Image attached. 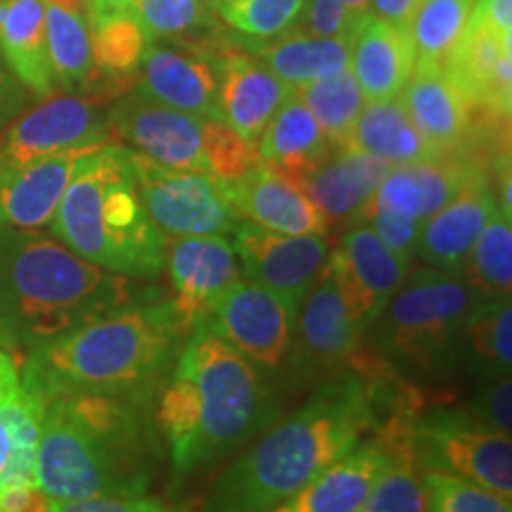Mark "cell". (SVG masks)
Segmentation results:
<instances>
[{
    "mask_svg": "<svg viewBox=\"0 0 512 512\" xmlns=\"http://www.w3.org/2000/svg\"><path fill=\"white\" fill-rule=\"evenodd\" d=\"M411 389L403 396L394 394L389 373L366 375L358 370L318 382L299 411L273 422L216 479L202 512L278 508L411 401Z\"/></svg>",
    "mask_w": 512,
    "mask_h": 512,
    "instance_id": "1",
    "label": "cell"
},
{
    "mask_svg": "<svg viewBox=\"0 0 512 512\" xmlns=\"http://www.w3.org/2000/svg\"><path fill=\"white\" fill-rule=\"evenodd\" d=\"M155 396L67 392L43 401L38 489L50 501L145 496L164 458Z\"/></svg>",
    "mask_w": 512,
    "mask_h": 512,
    "instance_id": "2",
    "label": "cell"
},
{
    "mask_svg": "<svg viewBox=\"0 0 512 512\" xmlns=\"http://www.w3.org/2000/svg\"><path fill=\"white\" fill-rule=\"evenodd\" d=\"M273 384L197 323L155 396V422L176 477L219 463L278 420Z\"/></svg>",
    "mask_w": 512,
    "mask_h": 512,
    "instance_id": "3",
    "label": "cell"
},
{
    "mask_svg": "<svg viewBox=\"0 0 512 512\" xmlns=\"http://www.w3.org/2000/svg\"><path fill=\"white\" fill-rule=\"evenodd\" d=\"M164 290L81 259L41 230L0 228V347L27 351Z\"/></svg>",
    "mask_w": 512,
    "mask_h": 512,
    "instance_id": "4",
    "label": "cell"
},
{
    "mask_svg": "<svg viewBox=\"0 0 512 512\" xmlns=\"http://www.w3.org/2000/svg\"><path fill=\"white\" fill-rule=\"evenodd\" d=\"M192 330L164 292L27 349L22 382L43 401L67 392L157 394Z\"/></svg>",
    "mask_w": 512,
    "mask_h": 512,
    "instance_id": "5",
    "label": "cell"
},
{
    "mask_svg": "<svg viewBox=\"0 0 512 512\" xmlns=\"http://www.w3.org/2000/svg\"><path fill=\"white\" fill-rule=\"evenodd\" d=\"M50 233L81 259L155 283L166 266V235L147 214L131 152L105 143L88 152L64 190Z\"/></svg>",
    "mask_w": 512,
    "mask_h": 512,
    "instance_id": "6",
    "label": "cell"
},
{
    "mask_svg": "<svg viewBox=\"0 0 512 512\" xmlns=\"http://www.w3.org/2000/svg\"><path fill=\"white\" fill-rule=\"evenodd\" d=\"M479 302L458 268H418L377 313L363 342L408 387H446L458 375L460 330Z\"/></svg>",
    "mask_w": 512,
    "mask_h": 512,
    "instance_id": "7",
    "label": "cell"
},
{
    "mask_svg": "<svg viewBox=\"0 0 512 512\" xmlns=\"http://www.w3.org/2000/svg\"><path fill=\"white\" fill-rule=\"evenodd\" d=\"M373 358L366 351L363 330L356 325L325 266L299 304L285 373L297 384H318L347 370L366 375L389 373L382 366L370 368Z\"/></svg>",
    "mask_w": 512,
    "mask_h": 512,
    "instance_id": "8",
    "label": "cell"
},
{
    "mask_svg": "<svg viewBox=\"0 0 512 512\" xmlns=\"http://www.w3.org/2000/svg\"><path fill=\"white\" fill-rule=\"evenodd\" d=\"M411 448L422 472H446L512 498L510 437L489 430L460 406H439L418 415Z\"/></svg>",
    "mask_w": 512,
    "mask_h": 512,
    "instance_id": "9",
    "label": "cell"
},
{
    "mask_svg": "<svg viewBox=\"0 0 512 512\" xmlns=\"http://www.w3.org/2000/svg\"><path fill=\"white\" fill-rule=\"evenodd\" d=\"M302 299L240 278L200 318L268 380L285 373Z\"/></svg>",
    "mask_w": 512,
    "mask_h": 512,
    "instance_id": "10",
    "label": "cell"
},
{
    "mask_svg": "<svg viewBox=\"0 0 512 512\" xmlns=\"http://www.w3.org/2000/svg\"><path fill=\"white\" fill-rule=\"evenodd\" d=\"M128 152L147 214L166 238L233 233L240 216L228 200L226 181L204 171L169 169Z\"/></svg>",
    "mask_w": 512,
    "mask_h": 512,
    "instance_id": "11",
    "label": "cell"
},
{
    "mask_svg": "<svg viewBox=\"0 0 512 512\" xmlns=\"http://www.w3.org/2000/svg\"><path fill=\"white\" fill-rule=\"evenodd\" d=\"M415 418L418 401L403 403L377 427L373 439L351 448L347 456L325 467L316 479L271 512H358L392 460L396 444L411 434Z\"/></svg>",
    "mask_w": 512,
    "mask_h": 512,
    "instance_id": "12",
    "label": "cell"
},
{
    "mask_svg": "<svg viewBox=\"0 0 512 512\" xmlns=\"http://www.w3.org/2000/svg\"><path fill=\"white\" fill-rule=\"evenodd\" d=\"M102 95H50L0 131V164H22L79 147L114 143Z\"/></svg>",
    "mask_w": 512,
    "mask_h": 512,
    "instance_id": "13",
    "label": "cell"
},
{
    "mask_svg": "<svg viewBox=\"0 0 512 512\" xmlns=\"http://www.w3.org/2000/svg\"><path fill=\"white\" fill-rule=\"evenodd\" d=\"M112 140L169 169L207 171L204 119L152 100L140 88L119 93L107 107Z\"/></svg>",
    "mask_w": 512,
    "mask_h": 512,
    "instance_id": "14",
    "label": "cell"
},
{
    "mask_svg": "<svg viewBox=\"0 0 512 512\" xmlns=\"http://www.w3.org/2000/svg\"><path fill=\"white\" fill-rule=\"evenodd\" d=\"M216 31L192 38L152 41L138 67V88L152 100L200 119H219Z\"/></svg>",
    "mask_w": 512,
    "mask_h": 512,
    "instance_id": "15",
    "label": "cell"
},
{
    "mask_svg": "<svg viewBox=\"0 0 512 512\" xmlns=\"http://www.w3.org/2000/svg\"><path fill=\"white\" fill-rule=\"evenodd\" d=\"M325 266L335 278L356 325L363 330V337L411 273V261L401 259L394 249L384 245L368 223L351 226L339 245L330 249Z\"/></svg>",
    "mask_w": 512,
    "mask_h": 512,
    "instance_id": "16",
    "label": "cell"
},
{
    "mask_svg": "<svg viewBox=\"0 0 512 512\" xmlns=\"http://www.w3.org/2000/svg\"><path fill=\"white\" fill-rule=\"evenodd\" d=\"M233 247L242 278L294 299H304L330 254L325 235L273 233L249 221L235 226Z\"/></svg>",
    "mask_w": 512,
    "mask_h": 512,
    "instance_id": "17",
    "label": "cell"
},
{
    "mask_svg": "<svg viewBox=\"0 0 512 512\" xmlns=\"http://www.w3.org/2000/svg\"><path fill=\"white\" fill-rule=\"evenodd\" d=\"M211 50L219 67V117L238 136L256 143L294 88L266 69L254 53L242 48L240 38L230 41L214 36Z\"/></svg>",
    "mask_w": 512,
    "mask_h": 512,
    "instance_id": "18",
    "label": "cell"
},
{
    "mask_svg": "<svg viewBox=\"0 0 512 512\" xmlns=\"http://www.w3.org/2000/svg\"><path fill=\"white\" fill-rule=\"evenodd\" d=\"M164 273L171 283V302L190 328L242 278L238 254L226 235L166 238Z\"/></svg>",
    "mask_w": 512,
    "mask_h": 512,
    "instance_id": "19",
    "label": "cell"
},
{
    "mask_svg": "<svg viewBox=\"0 0 512 512\" xmlns=\"http://www.w3.org/2000/svg\"><path fill=\"white\" fill-rule=\"evenodd\" d=\"M444 69L472 112L510 121L512 38H501L470 19Z\"/></svg>",
    "mask_w": 512,
    "mask_h": 512,
    "instance_id": "20",
    "label": "cell"
},
{
    "mask_svg": "<svg viewBox=\"0 0 512 512\" xmlns=\"http://www.w3.org/2000/svg\"><path fill=\"white\" fill-rule=\"evenodd\" d=\"M91 150L95 147L64 150L22 164H0V228L50 226L76 166Z\"/></svg>",
    "mask_w": 512,
    "mask_h": 512,
    "instance_id": "21",
    "label": "cell"
},
{
    "mask_svg": "<svg viewBox=\"0 0 512 512\" xmlns=\"http://www.w3.org/2000/svg\"><path fill=\"white\" fill-rule=\"evenodd\" d=\"M475 169H482V164L463 152L418 164L389 166L373 197L358 211L354 223L370 211H392V214L425 223L463 188V183Z\"/></svg>",
    "mask_w": 512,
    "mask_h": 512,
    "instance_id": "22",
    "label": "cell"
},
{
    "mask_svg": "<svg viewBox=\"0 0 512 512\" xmlns=\"http://www.w3.org/2000/svg\"><path fill=\"white\" fill-rule=\"evenodd\" d=\"M226 192L240 221L285 235L328 233V221L306 192L268 164L259 162L245 176L226 181Z\"/></svg>",
    "mask_w": 512,
    "mask_h": 512,
    "instance_id": "23",
    "label": "cell"
},
{
    "mask_svg": "<svg viewBox=\"0 0 512 512\" xmlns=\"http://www.w3.org/2000/svg\"><path fill=\"white\" fill-rule=\"evenodd\" d=\"M498 209L489 171L475 169L456 195L422 223L415 254L432 268H458Z\"/></svg>",
    "mask_w": 512,
    "mask_h": 512,
    "instance_id": "24",
    "label": "cell"
},
{
    "mask_svg": "<svg viewBox=\"0 0 512 512\" xmlns=\"http://www.w3.org/2000/svg\"><path fill=\"white\" fill-rule=\"evenodd\" d=\"M406 110L437 157L463 152L472 136V107L448 79L444 64L415 60L411 81L401 93Z\"/></svg>",
    "mask_w": 512,
    "mask_h": 512,
    "instance_id": "25",
    "label": "cell"
},
{
    "mask_svg": "<svg viewBox=\"0 0 512 512\" xmlns=\"http://www.w3.org/2000/svg\"><path fill=\"white\" fill-rule=\"evenodd\" d=\"M387 171L389 164L380 157L351 147H335V152L299 178L297 185L316 204L328 226L330 221H344L351 226Z\"/></svg>",
    "mask_w": 512,
    "mask_h": 512,
    "instance_id": "26",
    "label": "cell"
},
{
    "mask_svg": "<svg viewBox=\"0 0 512 512\" xmlns=\"http://www.w3.org/2000/svg\"><path fill=\"white\" fill-rule=\"evenodd\" d=\"M351 74L368 102L399 98L415 69L408 29L373 17L351 43Z\"/></svg>",
    "mask_w": 512,
    "mask_h": 512,
    "instance_id": "27",
    "label": "cell"
},
{
    "mask_svg": "<svg viewBox=\"0 0 512 512\" xmlns=\"http://www.w3.org/2000/svg\"><path fill=\"white\" fill-rule=\"evenodd\" d=\"M335 147L337 145L325 136L313 114L306 110L304 102L292 91L266 124L256 152H259L261 164H268L297 185L299 178L325 162L335 152Z\"/></svg>",
    "mask_w": 512,
    "mask_h": 512,
    "instance_id": "28",
    "label": "cell"
},
{
    "mask_svg": "<svg viewBox=\"0 0 512 512\" xmlns=\"http://www.w3.org/2000/svg\"><path fill=\"white\" fill-rule=\"evenodd\" d=\"M0 57L36 98L55 95L43 0H0Z\"/></svg>",
    "mask_w": 512,
    "mask_h": 512,
    "instance_id": "29",
    "label": "cell"
},
{
    "mask_svg": "<svg viewBox=\"0 0 512 512\" xmlns=\"http://www.w3.org/2000/svg\"><path fill=\"white\" fill-rule=\"evenodd\" d=\"M242 48L259 57L266 69L285 81L290 88L325 79L349 69L351 43L349 38L313 36L306 31L290 29L273 41H249L240 38Z\"/></svg>",
    "mask_w": 512,
    "mask_h": 512,
    "instance_id": "30",
    "label": "cell"
},
{
    "mask_svg": "<svg viewBox=\"0 0 512 512\" xmlns=\"http://www.w3.org/2000/svg\"><path fill=\"white\" fill-rule=\"evenodd\" d=\"M512 304L510 299L479 302L467 313L458 339V373L477 384L510 377Z\"/></svg>",
    "mask_w": 512,
    "mask_h": 512,
    "instance_id": "31",
    "label": "cell"
},
{
    "mask_svg": "<svg viewBox=\"0 0 512 512\" xmlns=\"http://www.w3.org/2000/svg\"><path fill=\"white\" fill-rule=\"evenodd\" d=\"M344 147L380 157L389 166L437 159V152L425 143V138L415 128L401 95L399 98L366 102Z\"/></svg>",
    "mask_w": 512,
    "mask_h": 512,
    "instance_id": "32",
    "label": "cell"
},
{
    "mask_svg": "<svg viewBox=\"0 0 512 512\" xmlns=\"http://www.w3.org/2000/svg\"><path fill=\"white\" fill-rule=\"evenodd\" d=\"M46 46L55 86L72 95L112 98L93 62L88 17L79 12L46 5Z\"/></svg>",
    "mask_w": 512,
    "mask_h": 512,
    "instance_id": "33",
    "label": "cell"
},
{
    "mask_svg": "<svg viewBox=\"0 0 512 512\" xmlns=\"http://www.w3.org/2000/svg\"><path fill=\"white\" fill-rule=\"evenodd\" d=\"M93 62L107 93L117 98L128 91L126 79L138 74L140 62L150 46L143 24L138 22L133 8L91 12L88 15Z\"/></svg>",
    "mask_w": 512,
    "mask_h": 512,
    "instance_id": "34",
    "label": "cell"
},
{
    "mask_svg": "<svg viewBox=\"0 0 512 512\" xmlns=\"http://www.w3.org/2000/svg\"><path fill=\"white\" fill-rule=\"evenodd\" d=\"M463 278L472 285L482 302L510 299L512 290V219L494 211L486 221L475 245L458 266Z\"/></svg>",
    "mask_w": 512,
    "mask_h": 512,
    "instance_id": "35",
    "label": "cell"
},
{
    "mask_svg": "<svg viewBox=\"0 0 512 512\" xmlns=\"http://www.w3.org/2000/svg\"><path fill=\"white\" fill-rule=\"evenodd\" d=\"M294 93L304 102L306 110L313 114L325 136L337 147L347 145L351 128H354L363 105L368 102L363 98L361 86H358L351 69L304 83V86L294 88Z\"/></svg>",
    "mask_w": 512,
    "mask_h": 512,
    "instance_id": "36",
    "label": "cell"
},
{
    "mask_svg": "<svg viewBox=\"0 0 512 512\" xmlns=\"http://www.w3.org/2000/svg\"><path fill=\"white\" fill-rule=\"evenodd\" d=\"M475 0H420L408 24L415 60L444 64L470 22Z\"/></svg>",
    "mask_w": 512,
    "mask_h": 512,
    "instance_id": "37",
    "label": "cell"
},
{
    "mask_svg": "<svg viewBox=\"0 0 512 512\" xmlns=\"http://www.w3.org/2000/svg\"><path fill=\"white\" fill-rule=\"evenodd\" d=\"M358 512H427V484L415 463L411 434L394 448V456Z\"/></svg>",
    "mask_w": 512,
    "mask_h": 512,
    "instance_id": "38",
    "label": "cell"
},
{
    "mask_svg": "<svg viewBox=\"0 0 512 512\" xmlns=\"http://www.w3.org/2000/svg\"><path fill=\"white\" fill-rule=\"evenodd\" d=\"M131 8L150 41L192 38L219 29V15L207 0H133Z\"/></svg>",
    "mask_w": 512,
    "mask_h": 512,
    "instance_id": "39",
    "label": "cell"
},
{
    "mask_svg": "<svg viewBox=\"0 0 512 512\" xmlns=\"http://www.w3.org/2000/svg\"><path fill=\"white\" fill-rule=\"evenodd\" d=\"M304 0H235L219 5L216 15L249 41H273L297 24Z\"/></svg>",
    "mask_w": 512,
    "mask_h": 512,
    "instance_id": "40",
    "label": "cell"
},
{
    "mask_svg": "<svg viewBox=\"0 0 512 512\" xmlns=\"http://www.w3.org/2000/svg\"><path fill=\"white\" fill-rule=\"evenodd\" d=\"M427 484V512H512L510 498L446 472H422Z\"/></svg>",
    "mask_w": 512,
    "mask_h": 512,
    "instance_id": "41",
    "label": "cell"
},
{
    "mask_svg": "<svg viewBox=\"0 0 512 512\" xmlns=\"http://www.w3.org/2000/svg\"><path fill=\"white\" fill-rule=\"evenodd\" d=\"M373 17L370 0H304L302 15L292 29L354 41Z\"/></svg>",
    "mask_w": 512,
    "mask_h": 512,
    "instance_id": "42",
    "label": "cell"
},
{
    "mask_svg": "<svg viewBox=\"0 0 512 512\" xmlns=\"http://www.w3.org/2000/svg\"><path fill=\"white\" fill-rule=\"evenodd\" d=\"M204 159L207 171L221 181H235L259 164L256 143H249L219 119H204Z\"/></svg>",
    "mask_w": 512,
    "mask_h": 512,
    "instance_id": "43",
    "label": "cell"
},
{
    "mask_svg": "<svg viewBox=\"0 0 512 512\" xmlns=\"http://www.w3.org/2000/svg\"><path fill=\"white\" fill-rule=\"evenodd\" d=\"M36 458L12 453L8 470L0 475V512H48L50 498L34 479Z\"/></svg>",
    "mask_w": 512,
    "mask_h": 512,
    "instance_id": "44",
    "label": "cell"
},
{
    "mask_svg": "<svg viewBox=\"0 0 512 512\" xmlns=\"http://www.w3.org/2000/svg\"><path fill=\"white\" fill-rule=\"evenodd\" d=\"M22 394V358L0 347V475L8 470L15 448V413Z\"/></svg>",
    "mask_w": 512,
    "mask_h": 512,
    "instance_id": "45",
    "label": "cell"
},
{
    "mask_svg": "<svg viewBox=\"0 0 512 512\" xmlns=\"http://www.w3.org/2000/svg\"><path fill=\"white\" fill-rule=\"evenodd\" d=\"M467 415L489 427V430L501 432L510 437L512 432V382L510 377L477 384V392L460 403Z\"/></svg>",
    "mask_w": 512,
    "mask_h": 512,
    "instance_id": "46",
    "label": "cell"
},
{
    "mask_svg": "<svg viewBox=\"0 0 512 512\" xmlns=\"http://www.w3.org/2000/svg\"><path fill=\"white\" fill-rule=\"evenodd\" d=\"M358 223H368V226L380 235L384 245L394 249L401 259L413 261L415 249H418L422 221L408 219V216L401 214H392V211H370V214L363 216Z\"/></svg>",
    "mask_w": 512,
    "mask_h": 512,
    "instance_id": "47",
    "label": "cell"
},
{
    "mask_svg": "<svg viewBox=\"0 0 512 512\" xmlns=\"http://www.w3.org/2000/svg\"><path fill=\"white\" fill-rule=\"evenodd\" d=\"M48 512H169V508L147 496H95L79 501H50Z\"/></svg>",
    "mask_w": 512,
    "mask_h": 512,
    "instance_id": "48",
    "label": "cell"
},
{
    "mask_svg": "<svg viewBox=\"0 0 512 512\" xmlns=\"http://www.w3.org/2000/svg\"><path fill=\"white\" fill-rule=\"evenodd\" d=\"M29 102V91L15 79L8 64L0 57V131L24 112Z\"/></svg>",
    "mask_w": 512,
    "mask_h": 512,
    "instance_id": "49",
    "label": "cell"
},
{
    "mask_svg": "<svg viewBox=\"0 0 512 512\" xmlns=\"http://www.w3.org/2000/svg\"><path fill=\"white\" fill-rule=\"evenodd\" d=\"M470 19L501 38H512V0H475Z\"/></svg>",
    "mask_w": 512,
    "mask_h": 512,
    "instance_id": "50",
    "label": "cell"
},
{
    "mask_svg": "<svg viewBox=\"0 0 512 512\" xmlns=\"http://www.w3.org/2000/svg\"><path fill=\"white\" fill-rule=\"evenodd\" d=\"M370 5H373V15L377 19L394 24L399 29H408L420 0H370Z\"/></svg>",
    "mask_w": 512,
    "mask_h": 512,
    "instance_id": "51",
    "label": "cell"
},
{
    "mask_svg": "<svg viewBox=\"0 0 512 512\" xmlns=\"http://www.w3.org/2000/svg\"><path fill=\"white\" fill-rule=\"evenodd\" d=\"M133 0H86V12H110V10H126L131 8Z\"/></svg>",
    "mask_w": 512,
    "mask_h": 512,
    "instance_id": "52",
    "label": "cell"
},
{
    "mask_svg": "<svg viewBox=\"0 0 512 512\" xmlns=\"http://www.w3.org/2000/svg\"><path fill=\"white\" fill-rule=\"evenodd\" d=\"M46 5H57V8H64V10H72V12H79V15H86V0H43Z\"/></svg>",
    "mask_w": 512,
    "mask_h": 512,
    "instance_id": "53",
    "label": "cell"
},
{
    "mask_svg": "<svg viewBox=\"0 0 512 512\" xmlns=\"http://www.w3.org/2000/svg\"><path fill=\"white\" fill-rule=\"evenodd\" d=\"M211 8H219V5H228V3H235V0H207Z\"/></svg>",
    "mask_w": 512,
    "mask_h": 512,
    "instance_id": "54",
    "label": "cell"
}]
</instances>
